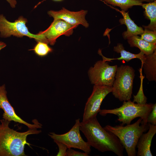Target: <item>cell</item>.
Listing matches in <instances>:
<instances>
[{"label": "cell", "instance_id": "obj_1", "mask_svg": "<svg viewBox=\"0 0 156 156\" xmlns=\"http://www.w3.org/2000/svg\"><path fill=\"white\" fill-rule=\"evenodd\" d=\"M79 128L91 146L102 152L110 151L118 156L123 155L124 148L119 140L101 127L96 116L80 122Z\"/></svg>", "mask_w": 156, "mask_h": 156}, {"label": "cell", "instance_id": "obj_2", "mask_svg": "<svg viewBox=\"0 0 156 156\" xmlns=\"http://www.w3.org/2000/svg\"><path fill=\"white\" fill-rule=\"evenodd\" d=\"M10 122L0 120V156H26L25 146H30L27 141V136L38 134L41 131L29 129L25 132H19L10 127Z\"/></svg>", "mask_w": 156, "mask_h": 156}, {"label": "cell", "instance_id": "obj_3", "mask_svg": "<svg viewBox=\"0 0 156 156\" xmlns=\"http://www.w3.org/2000/svg\"><path fill=\"white\" fill-rule=\"evenodd\" d=\"M103 128L117 137L128 156H135L138 141L141 135L148 129L149 127L148 123H144L140 118L134 123L125 126L121 125L115 126L107 125Z\"/></svg>", "mask_w": 156, "mask_h": 156}, {"label": "cell", "instance_id": "obj_4", "mask_svg": "<svg viewBox=\"0 0 156 156\" xmlns=\"http://www.w3.org/2000/svg\"><path fill=\"white\" fill-rule=\"evenodd\" d=\"M153 104L135 103L129 100L123 102L122 105L118 108L113 109H101L99 114L105 116L108 114L117 116L118 120L121 122V125L130 124L134 119L140 117L144 123L147 124L148 116L151 111Z\"/></svg>", "mask_w": 156, "mask_h": 156}, {"label": "cell", "instance_id": "obj_5", "mask_svg": "<svg viewBox=\"0 0 156 156\" xmlns=\"http://www.w3.org/2000/svg\"><path fill=\"white\" fill-rule=\"evenodd\" d=\"M135 72L132 67L128 65L117 68L112 92L120 101L130 100L131 98Z\"/></svg>", "mask_w": 156, "mask_h": 156}, {"label": "cell", "instance_id": "obj_6", "mask_svg": "<svg viewBox=\"0 0 156 156\" xmlns=\"http://www.w3.org/2000/svg\"><path fill=\"white\" fill-rule=\"evenodd\" d=\"M27 19L22 16L20 17L14 22L7 20L3 14H0V36L7 38L11 35L19 37L23 36L34 38L38 42L41 41L49 43L45 36L39 33L36 34L30 33L26 25Z\"/></svg>", "mask_w": 156, "mask_h": 156}, {"label": "cell", "instance_id": "obj_7", "mask_svg": "<svg viewBox=\"0 0 156 156\" xmlns=\"http://www.w3.org/2000/svg\"><path fill=\"white\" fill-rule=\"evenodd\" d=\"M80 119L75 120V125L67 132L58 134L54 132H50L48 135L54 141L61 142L66 145L68 148H77L89 154L91 151V146L87 142L82 138L80 132Z\"/></svg>", "mask_w": 156, "mask_h": 156}, {"label": "cell", "instance_id": "obj_8", "mask_svg": "<svg viewBox=\"0 0 156 156\" xmlns=\"http://www.w3.org/2000/svg\"><path fill=\"white\" fill-rule=\"evenodd\" d=\"M106 62L98 61L89 69L88 74L92 84L112 86L118 66H110Z\"/></svg>", "mask_w": 156, "mask_h": 156}, {"label": "cell", "instance_id": "obj_9", "mask_svg": "<svg viewBox=\"0 0 156 156\" xmlns=\"http://www.w3.org/2000/svg\"><path fill=\"white\" fill-rule=\"evenodd\" d=\"M112 86L103 85H94L93 91L86 104L82 122L86 121L96 116L99 112L103 100L112 92Z\"/></svg>", "mask_w": 156, "mask_h": 156}, {"label": "cell", "instance_id": "obj_10", "mask_svg": "<svg viewBox=\"0 0 156 156\" xmlns=\"http://www.w3.org/2000/svg\"><path fill=\"white\" fill-rule=\"evenodd\" d=\"M7 94L5 85L0 86V109H2L3 111L2 115L3 119L10 122L14 121L24 124L27 126L29 129H37L42 128V125L37 120H33V124H31L26 122L17 115L14 108L9 101Z\"/></svg>", "mask_w": 156, "mask_h": 156}, {"label": "cell", "instance_id": "obj_11", "mask_svg": "<svg viewBox=\"0 0 156 156\" xmlns=\"http://www.w3.org/2000/svg\"><path fill=\"white\" fill-rule=\"evenodd\" d=\"M77 27L71 25L62 19H54L47 29L39 33L45 36L50 45H53L59 37L63 35L70 36L73 34L74 29Z\"/></svg>", "mask_w": 156, "mask_h": 156}, {"label": "cell", "instance_id": "obj_12", "mask_svg": "<svg viewBox=\"0 0 156 156\" xmlns=\"http://www.w3.org/2000/svg\"><path fill=\"white\" fill-rule=\"evenodd\" d=\"M87 12L88 11L84 10L77 12L71 11L63 8L59 11H49L48 14L54 19H62L73 25L78 26L79 25H81L87 28L89 25L85 18Z\"/></svg>", "mask_w": 156, "mask_h": 156}, {"label": "cell", "instance_id": "obj_13", "mask_svg": "<svg viewBox=\"0 0 156 156\" xmlns=\"http://www.w3.org/2000/svg\"><path fill=\"white\" fill-rule=\"evenodd\" d=\"M149 128L148 132L143 133L140 137L136 147L137 156H152L150 148L153 138L156 133V125L148 123Z\"/></svg>", "mask_w": 156, "mask_h": 156}, {"label": "cell", "instance_id": "obj_14", "mask_svg": "<svg viewBox=\"0 0 156 156\" xmlns=\"http://www.w3.org/2000/svg\"><path fill=\"white\" fill-rule=\"evenodd\" d=\"M119 11L123 17L119 20L121 24L125 25L127 28V30L122 34V36L125 39H127L129 37L134 35H141L143 32L144 29L140 27H139L131 18L128 12H126L123 10Z\"/></svg>", "mask_w": 156, "mask_h": 156}, {"label": "cell", "instance_id": "obj_15", "mask_svg": "<svg viewBox=\"0 0 156 156\" xmlns=\"http://www.w3.org/2000/svg\"><path fill=\"white\" fill-rule=\"evenodd\" d=\"M113 50L117 53H120V57L116 58H107L102 55L100 50H99L98 53L99 54L102 56L103 60L105 61H111L112 60H124L128 62L132 59L138 58L141 61L142 63L144 61L145 58V55L142 51H140L139 53L137 54L132 53L125 50L122 44L121 43H118L116 46L114 47Z\"/></svg>", "mask_w": 156, "mask_h": 156}, {"label": "cell", "instance_id": "obj_16", "mask_svg": "<svg viewBox=\"0 0 156 156\" xmlns=\"http://www.w3.org/2000/svg\"><path fill=\"white\" fill-rule=\"evenodd\" d=\"M146 78L149 81H156V50L152 54L145 55L142 63Z\"/></svg>", "mask_w": 156, "mask_h": 156}, {"label": "cell", "instance_id": "obj_17", "mask_svg": "<svg viewBox=\"0 0 156 156\" xmlns=\"http://www.w3.org/2000/svg\"><path fill=\"white\" fill-rule=\"evenodd\" d=\"M127 40L130 47L138 48L145 55L151 54L156 50V44L149 43L141 39L138 35L132 36Z\"/></svg>", "mask_w": 156, "mask_h": 156}, {"label": "cell", "instance_id": "obj_18", "mask_svg": "<svg viewBox=\"0 0 156 156\" xmlns=\"http://www.w3.org/2000/svg\"><path fill=\"white\" fill-rule=\"evenodd\" d=\"M141 6L144 9L145 14L150 21L148 25L143 26V27L156 31V0L147 3H142Z\"/></svg>", "mask_w": 156, "mask_h": 156}, {"label": "cell", "instance_id": "obj_19", "mask_svg": "<svg viewBox=\"0 0 156 156\" xmlns=\"http://www.w3.org/2000/svg\"><path fill=\"white\" fill-rule=\"evenodd\" d=\"M105 3L119 7L122 10L126 12L133 6H141L142 1L140 0H102Z\"/></svg>", "mask_w": 156, "mask_h": 156}, {"label": "cell", "instance_id": "obj_20", "mask_svg": "<svg viewBox=\"0 0 156 156\" xmlns=\"http://www.w3.org/2000/svg\"><path fill=\"white\" fill-rule=\"evenodd\" d=\"M35 45L33 50L37 55L43 57L46 56L53 51V49L47 44H48L41 41H38Z\"/></svg>", "mask_w": 156, "mask_h": 156}, {"label": "cell", "instance_id": "obj_21", "mask_svg": "<svg viewBox=\"0 0 156 156\" xmlns=\"http://www.w3.org/2000/svg\"><path fill=\"white\" fill-rule=\"evenodd\" d=\"M140 38L148 42L156 44V31L144 28Z\"/></svg>", "mask_w": 156, "mask_h": 156}, {"label": "cell", "instance_id": "obj_22", "mask_svg": "<svg viewBox=\"0 0 156 156\" xmlns=\"http://www.w3.org/2000/svg\"><path fill=\"white\" fill-rule=\"evenodd\" d=\"M147 123L156 125V104H153L152 109L147 118Z\"/></svg>", "mask_w": 156, "mask_h": 156}, {"label": "cell", "instance_id": "obj_23", "mask_svg": "<svg viewBox=\"0 0 156 156\" xmlns=\"http://www.w3.org/2000/svg\"><path fill=\"white\" fill-rule=\"evenodd\" d=\"M57 144L59 148V151L57 156H66V152L68 147L64 144L57 141H54Z\"/></svg>", "mask_w": 156, "mask_h": 156}, {"label": "cell", "instance_id": "obj_24", "mask_svg": "<svg viewBox=\"0 0 156 156\" xmlns=\"http://www.w3.org/2000/svg\"><path fill=\"white\" fill-rule=\"evenodd\" d=\"M89 155L84 152L77 151L71 148H68L66 152V156H88Z\"/></svg>", "mask_w": 156, "mask_h": 156}, {"label": "cell", "instance_id": "obj_25", "mask_svg": "<svg viewBox=\"0 0 156 156\" xmlns=\"http://www.w3.org/2000/svg\"><path fill=\"white\" fill-rule=\"evenodd\" d=\"M6 46L5 43L2 42H0V50L5 47Z\"/></svg>", "mask_w": 156, "mask_h": 156}, {"label": "cell", "instance_id": "obj_26", "mask_svg": "<svg viewBox=\"0 0 156 156\" xmlns=\"http://www.w3.org/2000/svg\"><path fill=\"white\" fill-rule=\"evenodd\" d=\"M140 0L142 1V2L145 1V2H147L148 3H149V2H151V0Z\"/></svg>", "mask_w": 156, "mask_h": 156}, {"label": "cell", "instance_id": "obj_27", "mask_svg": "<svg viewBox=\"0 0 156 156\" xmlns=\"http://www.w3.org/2000/svg\"><path fill=\"white\" fill-rule=\"evenodd\" d=\"M54 1H63V0H52Z\"/></svg>", "mask_w": 156, "mask_h": 156}, {"label": "cell", "instance_id": "obj_28", "mask_svg": "<svg viewBox=\"0 0 156 156\" xmlns=\"http://www.w3.org/2000/svg\"><path fill=\"white\" fill-rule=\"evenodd\" d=\"M155 0H151V2L153 1H155Z\"/></svg>", "mask_w": 156, "mask_h": 156}, {"label": "cell", "instance_id": "obj_29", "mask_svg": "<svg viewBox=\"0 0 156 156\" xmlns=\"http://www.w3.org/2000/svg\"></svg>", "mask_w": 156, "mask_h": 156}]
</instances>
